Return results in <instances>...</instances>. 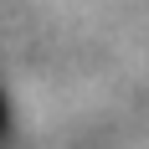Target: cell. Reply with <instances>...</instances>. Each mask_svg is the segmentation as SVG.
<instances>
[{
  "mask_svg": "<svg viewBox=\"0 0 149 149\" xmlns=\"http://www.w3.org/2000/svg\"><path fill=\"white\" fill-rule=\"evenodd\" d=\"M0 149H5V123H0Z\"/></svg>",
  "mask_w": 149,
  "mask_h": 149,
  "instance_id": "cell-1",
  "label": "cell"
}]
</instances>
